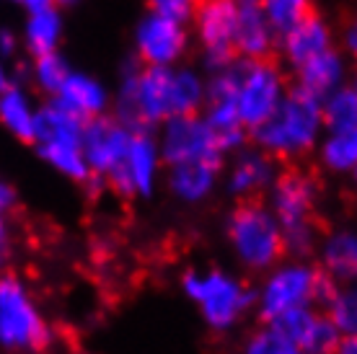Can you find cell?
I'll return each instance as SVG.
<instances>
[{"label": "cell", "instance_id": "cb8c5ba5", "mask_svg": "<svg viewBox=\"0 0 357 354\" xmlns=\"http://www.w3.org/2000/svg\"><path fill=\"white\" fill-rule=\"evenodd\" d=\"M36 104L24 86H10L0 93V124L21 142H34Z\"/></svg>", "mask_w": 357, "mask_h": 354}, {"label": "cell", "instance_id": "ffe728a7", "mask_svg": "<svg viewBox=\"0 0 357 354\" xmlns=\"http://www.w3.org/2000/svg\"><path fill=\"white\" fill-rule=\"evenodd\" d=\"M349 72H352L349 60L344 57L340 47H334V49H326L324 54L313 57L311 62H305L303 68H298L295 70V86L308 91L311 96L324 98L334 93L337 88H342V86H347Z\"/></svg>", "mask_w": 357, "mask_h": 354}, {"label": "cell", "instance_id": "d4e9b609", "mask_svg": "<svg viewBox=\"0 0 357 354\" xmlns=\"http://www.w3.org/2000/svg\"><path fill=\"white\" fill-rule=\"evenodd\" d=\"M321 264L331 279H357V231H331L321 240Z\"/></svg>", "mask_w": 357, "mask_h": 354}, {"label": "cell", "instance_id": "ba28073f", "mask_svg": "<svg viewBox=\"0 0 357 354\" xmlns=\"http://www.w3.org/2000/svg\"><path fill=\"white\" fill-rule=\"evenodd\" d=\"M50 328L16 277H0V346L13 352H42Z\"/></svg>", "mask_w": 357, "mask_h": 354}, {"label": "cell", "instance_id": "484cf974", "mask_svg": "<svg viewBox=\"0 0 357 354\" xmlns=\"http://www.w3.org/2000/svg\"><path fill=\"white\" fill-rule=\"evenodd\" d=\"M319 163L331 174H352L357 166V124L342 132H326L316 148Z\"/></svg>", "mask_w": 357, "mask_h": 354}, {"label": "cell", "instance_id": "2e32d148", "mask_svg": "<svg viewBox=\"0 0 357 354\" xmlns=\"http://www.w3.org/2000/svg\"><path fill=\"white\" fill-rule=\"evenodd\" d=\"M334 47H337L334 26L316 10L277 39V52L293 72L298 68H303L305 62H311L313 57L324 54L326 49H334Z\"/></svg>", "mask_w": 357, "mask_h": 354}, {"label": "cell", "instance_id": "8d00e7d4", "mask_svg": "<svg viewBox=\"0 0 357 354\" xmlns=\"http://www.w3.org/2000/svg\"><path fill=\"white\" fill-rule=\"evenodd\" d=\"M13 86V80H10V70H8V65H6V60L0 57V93L6 88H10Z\"/></svg>", "mask_w": 357, "mask_h": 354}, {"label": "cell", "instance_id": "7a4b0ae2", "mask_svg": "<svg viewBox=\"0 0 357 354\" xmlns=\"http://www.w3.org/2000/svg\"><path fill=\"white\" fill-rule=\"evenodd\" d=\"M290 83L275 60H236L207 75V101H228L251 130L264 124L285 101Z\"/></svg>", "mask_w": 357, "mask_h": 354}, {"label": "cell", "instance_id": "3957f363", "mask_svg": "<svg viewBox=\"0 0 357 354\" xmlns=\"http://www.w3.org/2000/svg\"><path fill=\"white\" fill-rule=\"evenodd\" d=\"M324 134L321 98L290 86L280 109L264 124L251 130L249 140L275 160H298L316 151Z\"/></svg>", "mask_w": 357, "mask_h": 354}, {"label": "cell", "instance_id": "e575fe53", "mask_svg": "<svg viewBox=\"0 0 357 354\" xmlns=\"http://www.w3.org/2000/svg\"><path fill=\"white\" fill-rule=\"evenodd\" d=\"M18 47H21V34H16V31L8 26L0 29V57H3V60L13 57V54L18 52Z\"/></svg>", "mask_w": 357, "mask_h": 354}, {"label": "cell", "instance_id": "8992f818", "mask_svg": "<svg viewBox=\"0 0 357 354\" xmlns=\"http://www.w3.org/2000/svg\"><path fill=\"white\" fill-rule=\"evenodd\" d=\"M337 295V287L321 269H313L308 264H285L275 269L261 287L259 313L267 323H275L293 310L326 308L329 300Z\"/></svg>", "mask_w": 357, "mask_h": 354}, {"label": "cell", "instance_id": "5bb4252c", "mask_svg": "<svg viewBox=\"0 0 357 354\" xmlns=\"http://www.w3.org/2000/svg\"><path fill=\"white\" fill-rule=\"evenodd\" d=\"M132 130L114 119L112 114L91 119L83 127V155L91 169V176L107 181L114 176L119 166L125 163V155L132 142Z\"/></svg>", "mask_w": 357, "mask_h": 354}, {"label": "cell", "instance_id": "4dcf8cb0", "mask_svg": "<svg viewBox=\"0 0 357 354\" xmlns=\"http://www.w3.org/2000/svg\"><path fill=\"white\" fill-rule=\"evenodd\" d=\"M298 346H293L287 339H282L275 328H264L259 334H254L249 339V344L243 349V354H293Z\"/></svg>", "mask_w": 357, "mask_h": 354}, {"label": "cell", "instance_id": "7c38bea8", "mask_svg": "<svg viewBox=\"0 0 357 354\" xmlns=\"http://www.w3.org/2000/svg\"><path fill=\"white\" fill-rule=\"evenodd\" d=\"M153 134L166 169L181 166V163H202V160L223 163L225 158L202 114L171 116Z\"/></svg>", "mask_w": 357, "mask_h": 354}, {"label": "cell", "instance_id": "44dd1931", "mask_svg": "<svg viewBox=\"0 0 357 354\" xmlns=\"http://www.w3.org/2000/svg\"><path fill=\"white\" fill-rule=\"evenodd\" d=\"M220 166L223 163H181V166H171L166 174V186L169 192L176 197L178 202L197 204L205 202L207 197L215 192L218 178H220Z\"/></svg>", "mask_w": 357, "mask_h": 354}, {"label": "cell", "instance_id": "603a6c76", "mask_svg": "<svg viewBox=\"0 0 357 354\" xmlns=\"http://www.w3.org/2000/svg\"><path fill=\"white\" fill-rule=\"evenodd\" d=\"M202 116H205L207 127H210V132H213L223 155L238 153L246 148L249 127L241 122V116L233 109V104H228V101H207L205 109H202Z\"/></svg>", "mask_w": 357, "mask_h": 354}, {"label": "cell", "instance_id": "f35d334b", "mask_svg": "<svg viewBox=\"0 0 357 354\" xmlns=\"http://www.w3.org/2000/svg\"><path fill=\"white\" fill-rule=\"evenodd\" d=\"M83 0H54V8H78Z\"/></svg>", "mask_w": 357, "mask_h": 354}, {"label": "cell", "instance_id": "6da1fadb", "mask_svg": "<svg viewBox=\"0 0 357 354\" xmlns=\"http://www.w3.org/2000/svg\"><path fill=\"white\" fill-rule=\"evenodd\" d=\"M207 104V75L189 65L143 68L127 65L112 93V116L132 132H155L166 119L202 114Z\"/></svg>", "mask_w": 357, "mask_h": 354}, {"label": "cell", "instance_id": "d6986e66", "mask_svg": "<svg viewBox=\"0 0 357 354\" xmlns=\"http://www.w3.org/2000/svg\"><path fill=\"white\" fill-rule=\"evenodd\" d=\"M275 29L261 13L259 3L238 6V21L233 34V52L238 60H272L277 49Z\"/></svg>", "mask_w": 357, "mask_h": 354}, {"label": "cell", "instance_id": "1f68e13d", "mask_svg": "<svg viewBox=\"0 0 357 354\" xmlns=\"http://www.w3.org/2000/svg\"><path fill=\"white\" fill-rule=\"evenodd\" d=\"M148 3V10L151 13H158V16L174 18L178 24H187L195 16V8L199 0H145Z\"/></svg>", "mask_w": 357, "mask_h": 354}, {"label": "cell", "instance_id": "7402d4cb", "mask_svg": "<svg viewBox=\"0 0 357 354\" xmlns=\"http://www.w3.org/2000/svg\"><path fill=\"white\" fill-rule=\"evenodd\" d=\"M65 39V18L60 8H45L26 13L21 26V47L31 57H42L50 52H60Z\"/></svg>", "mask_w": 357, "mask_h": 354}, {"label": "cell", "instance_id": "4fadbf2b", "mask_svg": "<svg viewBox=\"0 0 357 354\" xmlns=\"http://www.w3.org/2000/svg\"><path fill=\"white\" fill-rule=\"evenodd\" d=\"M163 171V158L153 132H135L125 163L114 176L107 178V186L119 197H151L158 186Z\"/></svg>", "mask_w": 357, "mask_h": 354}, {"label": "cell", "instance_id": "836d02e7", "mask_svg": "<svg viewBox=\"0 0 357 354\" xmlns=\"http://www.w3.org/2000/svg\"><path fill=\"white\" fill-rule=\"evenodd\" d=\"M340 49L344 52L349 62L357 65V10L344 21V26L340 31Z\"/></svg>", "mask_w": 357, "mask_h": 354}, {"label": "cell", "instance_id": "e0dca14e", "mask_svg": "<svg viewBox=\"0 0 357 354\" xmlns=\"http://www.w3.org/2000/svg\"><path fill=\"white\" fill-rule=\"evenodd\" d=\"M277 174H280L277 160L251 145V148H243L233 155V163L225 174V186L233 197L249 202V199H257L259 194L272 189Z\"/></svg>", "mask_w": 357, "mask_h": 354}, {"label": "cell", "instance_id": "ac0fdd59", "mask_svg": "<svg viewBox=\"0 0 357 354\" xmlns=\"http://www.w3.org/2000/svg\"><path fill=\"white\" fill-rule=\"evenodd\" d=\"M57 101L83 122L112 114V91L101 78L86 70H73L57 93Z\"/></svg>", "mask_w": 357, "mask_h": 354}, {"label": "cell", "instance_id": "9a60e30c", "mask_svg": "<svg viewBox=\"0 0 357 354\" xmlns=\"http://www.w3.org/2000/svg\"><path fill=\"white\" fill-rule=\"evenodd\" d=\"M282 339L298 346L305 354H337L342 344V334L329 321L326 313H316L313 308L293 310L275 323H269Z\"/></svg>", "mask_w": 357, "mask_h": 354}, {"label": "cell", "instance_id": "9c48e42d", "mask_svg": "<svg viewBox=\"0 0 357 354\" xmlns=\"http://www.w3.org/2000/svg\"><path fill=\"white\" fill-rule=\"evenodd\" d=\"M238 21V6L233 0H199L189 21V34L199 47V57L207 75L223 70L236 60L233 34Z\"/></svg>", "mask_w": 357, "mask_h": 354}, {"label": "cell", "instance_id": "74e56055", "mask_svg": "<svg viewBox=\"0 0 357 354\" xmlns=\"http://www.w3.org/2000/svg\"><path fill=\"white\" fill-rule=\"evenodd\" d=\"M337 354H357V337L342 339V344H340V349H337Z\"/></svg>", "mask_w": 357, "mask_h": 354}, {"label": "cell", "instance_id": "d590c367", "mask_svg": "<svg viewBox=\"0 0 357 354\" xmlns=\"http://www.w3.org/2000/svg\"><path fill=\"white\" fill-rule=\"evenodd\" d=\"M10 3H16V6H21V8H26V13L52 8L54 6V0H10Z\"/></svg>", "mask_w": 357, "mask_h": 354}, {"label": "cell", "instance_id": "ab89813d", "mask_svg": "<svg viewBox=\"0 0 357 354\" xmlns=\"http://www.w3.org/2000/svg\"><path fill=\"white\" fill-rule=\"evenodd\" d=\"M347 86L352 91H355V96H357V65L352 68V72H349V80H347Z\"/></svg>", "mask_w": 357, "mask_h": 354}, {"label": "cell", "instance_id": "60d3db41", "mask_svg": "<svg viewBox=\"0 0 357 354\" xmlns=\"http://www.w3.org/2000/svg\"><path fill=\"white\" fill-rule=\"evenodd\" d=\"M349 176H352V181H355V186H357V166H355V171H352Z\"/></svg>", "mask_w": 357, "mask_h": 354}, {"label": "cell", "instance_id": "d6a6232c", "mask_svg": "<svg viewBox=\"0 0 357 354\" xmlns=\"http://www.w3.org/2000/svg\"><path fill=\"white\" fill-rule=\"evenodd\" d=\"M13 202H16L13 189H10L8 184H3V181H0V264L6 261V256H8V228H6V213L13 207Z\"/></svg>", "mask_w": 357, "mask_h": 354}, {"label": "cell", "instance_id": "83f0119b", "mask_svg": "<svg viewBox=\"0 0 357 354\" xmlns=\"http://www.w3.org/2000/svg\"><path fill=\"white\" fill-rule=\"evenodd\" d=\"M321 116L326 132H342L357 124V96L349 86H342L334 93L321 98Z\"/></svg>", "mask_w": 357, "mask_h": 354}, {"label": "cell", "instance_id": "4316f807", "mask_svg": "<svg viewBox=\"0 0 357 354\" xmlns=\"http://www.w3.org/2000/svg\"><path fill=\"white\" fill-rule=\"evenodd\" d=\"M73 72L70 62L63 52H50L42 57H31V83L39 93L47 98H57L60 88L65 86L68 75Z\"/></svg>", "mask_w": 357, "mask_h": 354}, {"label": "cell", "instance_id": "8fae6325", "mask_svg": "<svg viewBox=\"0 0 357 354\" xmlns=\"http://www.w3.org/2000/svg\"><path fill=\"white\" fill-rule=\"evenodd\" d=\"M187 24L145 10L132 29V54L143 68H176L189 52Z\"/></svg>", "mask_w": 357, "mask_h": 354}, {"label": "cell", "instance_id": "5b68a950", "mask_svg": "<svg viewBox=\"0 0 357 354\" xmlns=\"http://www.w3.org/2000/svg\"><path fill=\"white\" fill-rule=\"evenodd\" d=\"M319 202V184L308 171H280L269 189V210L282 228L285 251L295 256H308L316 246L313 213Z\"/></svg>", "mask_w": 357, "mask_h": 354}, {"label": "cell", "instance_id": "277c9868", "mask_svg": "<svg viewBox=\"0 0 357 354\" xmlns=\"http://www.w3.org/2000/svg\"><path fill=\"white\" fill-rule=\"evenodd\" d=\"M83 127L86 122L81 116L73 114L57 98H47L36 109L34 145L39 158L75 184H86L91 178V169L83 155Z\"/></svg>", "mask_w": 357, "mask_h": 354}, {"label": "cell", "instance_id": "52a82bcc", "mask_svg": "<svg viewBox=\"0 0 357 354\" xmlns=\"http://www.w3.org/2000/svg\"><path fill=\"white\" fill-rule=\"evenodd\" d=\"M225 231L238 261L249 269H269L285 251L282 228L272 210L259 199L238 204L228 217Z\"/></svg>", "mask_w": 357, "mask_h": 354}, {"label": "cell", "instance_id": "f1b7e54d", "mask_svg": "<svg viewBox=\"0 0 357 354\" xmlns=\"http://www.w3.org/2000/svg\"><path fill=\"white\" fill-rule=\"evenodd\" d=\"M257 3L277 36L285 34L287 29H293L313 13V0H257Z\"/></svg>", "mask_w": 357, "mask_h": 354}, {"label": "cell", "instance_id": "f546056e", "mask_svg": "<svg viewBox=\"0 0 357 354\" xmlns=\"http://www.w3.org/2000/svg\"><path fill=\"white\" fill-rule=\"evenodd\" d=\"M326 316L337 326L342 339L357 337V287L337 290V295L326 305Z\"/></svg>", "mask_w": 357, "mask_h": 354}, {"label": "cell", "instance_id": "30bf717a", "mask_svg": "<svg viewBox=\"0 0 357 354\" xmlns=\"http://www.w3.org/2000/svg\"><path fill=\"white\" fill-rule=\"evenodd\" d=\"M184 290L199 305L205 321L213 328H228L251 308L254 295L238 279L223 272H189L184 277Z\"/></svg>", "mask_w": 357, "mask_h": 354}]
</instances>
